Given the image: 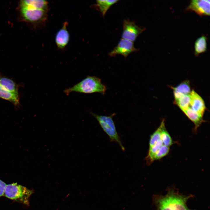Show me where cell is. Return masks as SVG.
<instances>
[{"mask_svg":"<svg viewBox=\"0 0 210 210\" xmlns=\"http://www.w3.org/2000/svg\"><path fill=\"white\" fill-rule=\"evenodd\" d=\"M106 89L100 78L94 76H88L73 86L65 89L63 92L67 95L73 92L85 94L96 92L104 95Z\"/></svg>","mask_w":210,"mask_h":210,"instance_id":"6da1fadb","label":"cell"},{"mask_svg":"<svg viewBox=\"0 0 210 210\" xmlns=\"http://www.w3.org/2000/svg\"><path fill=\"white\" fill-rule=\"evenodd\" d=\"M190 197L172 191L156 200L158 210H189L186 202Z\"/></svg>","mask_w":210,"mask_h":210,"instance_id":"7a4b0ae2","label":"cell"},{"mask_svg":"<svg viewBox=\"0 0 210 210\" xmlns=\"http://www.w3.org/2000/svg\"><path fill=\"white\" fill-rule=\"evenodd\" d=\"M33 193L32 190L17 183H13L6 185L4 196L13 201L28 206L29 204V197Z\"/></svg>","mask_w":210,"mask_h":210,"instance_id":"3957f363","label":"cell"},{"mask_svg":"<svg viewBox=\"0 0 210 210\" xmlns=\"http://www.w3.org/2000/svg\"><path fill=\"white\" fill-rule=\"evenodd\" d=\"M90 114L97 121L104 131L109 137L110 141L118 144L122 150H124V147L120 140L112 118L115 113L108 116L99 115L92 112H90Z\"/></svg>","mask_w":210,"mask_h":210,"instance_id":"277c9868","label":"cell"},{"mask_svg":"<svg viewBox=\"0 0 210 210\" xmlns=\"http://www.w3.org/2000/svg\"><path fill=\"white\" fill-rule=\"evenodd\" d=\"M21 16L26 21L37 23L44 21L47 17V10L20 5Z\"/></svg>","mask_w":210,"mask_h":210,"instance_id":"5b68a950","label":"cell"},{"mask_svg":"<svg viewBox=\"0 0 210 210\" xmlns=\"http://www.w3.org/2000/svg\"><path fill=\"white\" fill-rule=\"evenodd\" d=\"M145 30L144 28L138 26L134 22L125 19L123 22L122 38L133 42Z\"/></svg>","mask_w":210,"mask_h":210,"instance_id":"8992f818","label":"cell"},{"mask_svg":"<svg viewBox=\"0 0 210 210\" xmlns=\"http://www.w3.org/2000/svg\"><path fill=\"white\" fill-rule=\"evenodd\" d=\"M133 42L127 39L122 38L117 45L108 54L109 56H114L120 55L126 58L130 53L138 51Z\"/></svg>","mask_w":210,"mask_h":210,"instance_id":"52a82bcc","label":"cell"},{"mask_svg":"<svg viewBox=\"0 0 210 210\" xmlns=\"http://www.w3.org/2000/svg\"><path fill=\"white\" fill-rule=\"evenodd\" d=\"M210 3V0H192L186 8V10L194 11L200 16H209Z\"/></svg>","mask_w":210,"mask_h":210,"instance_id":"ba28073f","label":"cell"},{"mask_svg":"<svg viewBox=\"0 0 210 210\" xmlns=\"http://www.w3.org/2000/svg\"><path fill=\"white\" fill-rule=\"evenodd\" d=\"M189 107L203 117L206 109L204 101L202 98L194 90H192L190 95Z\"/></svg>","mask_w":210,"mask_h":210,"instance_id":"9c48e42d","label":"cell"},{"mask_svg":"<svg viewBox=\"0 0 210 210\" xmlns=\"http://www.w3.org/2000/svg\"><path fill=\"white\" fill-rule=\"evenodd\" d=\"M68 23L65 22L62 27L57 32L55 41L57 47L60 49L64 48L67 45L69 40V34L67 29Z\"/></svg>","mask_w":210,"mask_h":210,"instance_id":"30bf717a","label":"cell"},{"mask_svg":"<svg viewBox=\"0 0 210 210\" xmlns=\"http://www.w3.org/2000/svg\"><path fill=\"white\" fill-rule=\"evenodd\" d=\"M174 98V101L179 99L184 95H190L192 91L190 81L186 80L175 87H172Z\"/></svg>","mask_w":210,"mask_h":210,"instance_id":"8fae6325","label":"cell"},{"mask_svg":"<svg viewBox=\"0 0 210 210\" xmlns=\"http://www.w3.org/2000/svg\"><path fill=\"white\" fill-rule=\"evenodd\" d=\"M0 98L10 102L16 106L20 105L18 93L11 92L0 85Z\"/></svg>","mask_w":210,"mask_h":210,"instance_id":"7c38bea8","label":"cell"},{"mask_svg":"<svg viewBox=\"0 0 210 210\" xmlns=\"http://www.w3.org/2000/svg\"><path fill=\"white\" fill-rule=\"evenodd\" d=\"M0 85L11 92L18 93L19 85L13 80L4 76L0 73Z\"/></svg>","mask_w":210,"mask_h":210,"instance_id":"4fadbf2b","label":"cell"},{"mask_svg":"<svg viewBox=\"0 0 210 210\" xmlns=\"http://www.w3.org/2000/svg\"><path fill=\"white\" fill-rule=\"evenodd\" d=\"M20 5L47 10L48 3L44 0H24L21 1Z\"/></svg>","mask_w":210,"mask_h":210,"instance_id":"5bb4252c","label":"cell"},{"mask_svg":"<svg viewBox=\"0 0 210 210\" xmlns=\"http://www.w3.org/2000/svg\"><path fill=\"white\" fill-rule=\"evenodd\" d=\"M183 112L194 124V129L195 130L204 121L203 117L200 116L197 112L192 110L190 107Z\"/></svg>","mask_w":210,"mask_h":210,"instance_id":"9a60e30c","label":"cell"},{"mask_svg":"<svg viewBox=\"0 0 210 210\" xmlns=\"http://www.w3.org/2000/svg\"><path fill=\"white\" fill-rule=\"evenodd\" d=\"M207 38L202 35L198 38L194 44V55L197 56L199 54L206 51L207 49Z\"/></svg>","mask_w":210,"mask_h":210,"instance_id":"2e32d148","label":"cell"},{"mask_svg":"<svg viewBox=\"0 0 210 210\" xmlns=\"http://www.w3.org/2000/svg\"><path fill=\"white\" fill-rule=\"evenodd\" d=\"M160 126L161 129L160 139L163 145L170 147L173 144V142L172 137L165 127L164 119L162 121Z\"/></svg>","mask_w":210,"mask_h":210,"instance_id":"e0dca14e","label":"cell"},{"mask_svg":"<svg viewBox=\"0 0 210 210\" xmlns=\"http://www.w3.org/2000/svg\"><path fill=\"white\" fill-rule=\"evenodd\" d=\"M118 1V0H97L96 1V6L104 16L110 7Z\"/></svg>","mask_w":210,"mask_h":210,"instance_id":"ac0fdd59","label":"cell"},{"mask_svg":"<svg viewBox=\"0 0 210 210\" xmlns=\"http://www.w3.org/2000/svg\"><path fill=\"white\" fill-rule=\"evenodd\" d=\"M163 145L162 142L160 139L153 146L149 148L147 155L145 158L147 164H150L153 162V158L155 154Z\"/></svg>","mask_w":210,"mask_h":210,"instance_id":"d6986e66","label":"cell"},{"mask_svg":"<svg viewBox=\"0 0 210 210\" xmlns=\"http://www.w3.org/2000/svg\"><path fill=\"white\" fill-rule=\"evenodd\" d=\"M190 95H183L178 100L174 101V102L183 112L189 107L190 101Z\"/></svg>","mask_w":210,"mask_h":210,"instance_id":"ffe728a7","label":"cell"},{"mask_svg":"<svg viewBox=\"0 0 210 210\" xmlns=\"http://www.w3.org/2000/svg\"><path fill=\"white\" fill-rule=\"evenodd\" d=\"M169 150V147L163 145L155 154L153 158V162L160 160L167 155Z\"/></svg>","mask_w":210,"mask_h":210,"instance_id":"44dd1931","label":"cell"},{"mask_svg":"<svg viewBox=\"0 0 210 210\" xmlns=\"http://www.w3.org/2000/svg\"><path fill=\"white\" fill-rule=\"evenodd\" d=\"M161 129L160 125L156 130L150 135L149 142V148L153 146L160 139Z\"/></svg>","mask_w":210,"mask_h":210,"instance_id":"7402d4cb","label":"cell"},{"mask_svg":"<svg viewBox=\"0 0 210 210\" xmlns=\"http://www.w3.org/2000/svg\"><path fill=\"white\" fill-rule=\"evenodd\" d=\"M6 185L5 183L0 179V197L4 196V191Z\"/></svg>","mask_w":210,"mask_h":210,"instance_id":"603a6c76","label":"cell"}]
</instances>
